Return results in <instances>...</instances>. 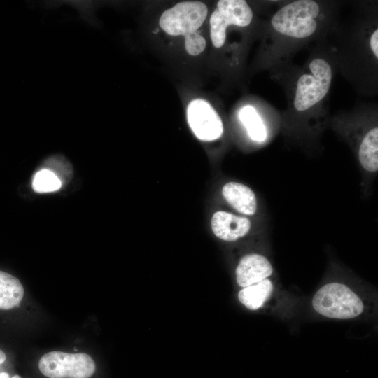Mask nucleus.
Returning a JSON list of instances; mask_svg holds the SVG:
<instances>
[{
	"label": "nucleus",
	"mask_w": 378,
	"mask_h": 378,
	"mask_svg": "<svg viewBox=\"0 0 378 378\" xmlns=\"http://www.w3.org/2000/svg\"><path fill=\"white\" fill-rule=\"evenodd\" d=\"M211 229L219 239L232 241L246 235L251 229V221L225 211H217L211 218Z\"/></svg>",
	"instance_id": "1a4fd4ad"
},
{
	"label": "nucleus",
	"mask_w": 378,
	"mask_h": 378,
	"mask_svg": "<svg viewBox=\"0 0 378 378\" xmlns=\"http://www.w3.org/2000/svg\"><path fill=\"white\" fill-rule=\"evenodd\" d=\"M371 49L377 58H378V30L376 29L371 36L370 40Z\"/></svg>",
	"instance_id": "f3484780"
},
{
	"label": "nucleus",
	"mask_w": 378,
	"mask_h": 378,
	"mask_svg": "<svg viewBox=\"0 0 378 378\" xmlns=\"http://www.w3.org/2000/svg\"><path fill=\"white\" fill-rule=\"evenodd\" d=\"M207 13V7L202 2H180L162 14L159 24L167 34L182 35L186 38L197 33Z\"/></svg>",
	"instance_id": "39448f33"
},
{
	"label": "nucleus",
	"mask_w": 378,
	"mask_h": 378,
	"mask_svg": "<svg viewBox=\"0 0 378 378\" xmlns=\"http://www.w3.org/2000/svg\"><path fill=\"white\" fill-rule=\"evenodd\" d=\"M222 194L237 211L245 215H253L256 212V197L249 187L237 182H228L223 186Z\"/></svg>",
	"instance_id": "9d476101"
},
{
	"label": "nucleus",
	"mask_w": 378,
	"mask_h": 378,
	"mask_svg": "<svg viewBox=\"0 0 378 378\" xmlns=\"http://www.w3.org/2000/svg\"><path fill=\"white\" fill-rule=\"evenodd\" d=\"M253 18V12L244 0H220L210 18V35L216 48L223 46L227 27L248 26Z\"/></svg>",
	"instance_id": "423d86ee"
},
{
	"label": "nucleus",
	"mask_w": 378,
	"mask_h": 378,
	"mask_svg": "<svg viewBox=\"0 0 378 378\" xmlns=\"http://www.w3.org/2000/svg\"><path fill=\"white\" fill-rule=\"evenodd\" d=\"M362 167L368 172L378 170V128L370 130L364 136L358 150Z\"/></svg>",
	"instance_id": "ddd939ff"
},
{
	"label": "nucleus",
	"mask_w": 378,
	"mask_h": 378,
	"mask_svg": "<svg viewBox=\"0 0 378 378\" xmlns=\"http://www.w3.org/2000/svg\"><path fill=\"white\" fill-rule=\"evenodd\" d=\"M24 288L18 278L0 270V309L10 310L20 306Z\"/></svg>",
	"instance_id": "9b49d317"
},
{
	"label": "nucleus",
	"mask_w": 378,
	"mask_h": 378,
	"mask_svg": "<svg viewBox=\"0 0 378 378\" xmlns=\"http://www.w3.org/2000/svg\"><path fill=\"white\" fill-rule=\"evenodd\" d=\"M312 305L318 314L337 319L355 318L364 309L362 300L351 289L336 282L322 286L315 293Z\"/></svg>",
	"instance_id": "f257e3e1"
},
{
	"label": "nucleus",
	"mask_w": 378,
	"mask_h": 378,
	"mask_svg": "<svg viewBox=\"0 0 378 378\" xmlns=\"http://www.w3.org/2000/svg\"><path fill=\"white\" fill-rule=\"evenodd\" d=\"M310 74H304L298 79L294 106L303 111L309 109L328 93L332 80L330 64L323 59H315L309 64Z\"/></svg>",
	"instance_id": "20e7f679"
},
{
	"label": "nucleus",
	"mask_w": 378,
	"mask_h": 378,
	"mask_svg": "<svg viewBox=\"0 0 378 378\" xmlns=\"http://www.w3.org/2000/svg\"><path fill=\"white\" fill-rule=\"evenodd\" d=\"M38 370L46 378H91L97 365L88 354L53 351L41 357Z\"/></svg>",
	"instance_id": "7ed1b4c3"
},
{
	"label": "nucleus",
	"mask_w": 378,
	"mask_h": 378,
	"mask_svg": "<svg viewBox=\"0 0 378 378\" xmlns=\"http://www.w3.org/2000/svg\"><path fill=\"white\" fill-rule=\"evenodd\" d=\"M186 49L189 55L195 56L202 53L206 47V41L198 33L185 38Z\"/></svg>",
	"instance_id": "dca6fc26"
},
{
	"label": "nucleus",
	"mask_w": 378,
	"mask_h": 378,
	"mask_svg": "<svg viewBox=\"0 0 378 378\" xmlns=\"http://www.w3.org/2000/svg\"><path fill=\"white\" fill-rule=\"evenodd\" d=\"M272 272L273 267L265 256L248 254L240 260L237 267L236 281L239 286L245 288L267 279Z\"/></svg>",
	"instance_id": "6e6552de"
},
{
	"label": "nucleus",
	"mask_w": 378,
	"mask_h": 378,
	"mask_svg": "<svg viewBox=\"0 0 378 378\" xmlns=\"http://www.w3.org/2000/svg\"><path fill=\"white\" fill-rule=\"evenodd\" d=\"M6 359L5 353L0 349V365L3 364Z\"/></svg>",
	"instance_id": "a211bd4d"
},
{
	"label": "nucleus",
	"mask_w": 378,
	"mask_h": 378,
	"mask_svg": "<svg viewBox=\"0 0 378 378\" xmlns=\"http://www.w3.org/2000/svg\"><path fill=\"white\" fill-rule=\"evenodd\" d=\"M319 12V6L314 1H296L278 10L271 22L274 29L284 35L306 38L316 31L317 22L315 18Z\"/></svg>",
	"instance_id": "f03ea898"
},
{
	"label": "nucleus",
	"mask_w": 378,
	"mask_h": 378,
	"mask_svg": "<svg viewBox=\"0 0 378 378\" xmlns=\"http://www.w3.org/2000/svg\"><path fill=\"white\" fill-rule=\"evenodd\" d=\"M187 116L188 124L195 136L203 141L218 139L223 132L222 120L206 101L201 99L190 102Z\"/></svg>",
	"instance_id": "0eeeda50"
},
{
	"label": "nucleus",
	"mask_w": 378,
	"mask_h": 378,
	"mask_svg": "<svg viewBox=\"0 0 378 378\" xmlns=\"http://www.w3.org/2000/svg\"><path fill=\"white\" fill-rule=\"evenodd\" d=\"M273 285L270 279H265L258 283L243 288L238 294L240 302L251 310H256L263 306L270 298Z\"/></svg>",
	"instance_id": "f8f14e48"
},
{
	"label": "nucleus",
	"mask_w": 378,
	"mask_h": 378,
	"mask_svg": "<svg viewBox=\"0 0 378 378\" xmlns=\"http://www.w3.org/2000/svg\"><path fill=\"white\" fill-rule=\"evenodd\" d=\"M239 118L246 127L251 139L256 141H263L267 137L265 126L257 113L251 106H244L239 111Z\"/></svg>",
	"instance_id": "4468645a"
},
{
	"label": "nucleus",
	"mask_w": 378,
	"mask_h": 378,
	"mask_svg": "<svg viewBox=\"0 0 378 378\" xmlns=\"http://www.w3.org/2000/svg\"><path fill=\"white\" fill-rule=\"evenodd\" d=\"M10 378H22V377H20V376L18 375V374H15V375H13V376L12 377H10Z\"/></svg>",
	"instance_id": "aec40b11"
},
{
	"label": "nucleus",
	"mask_w": 378,
	"mask_h": 378,
	"mask_svg": "<svg viewBox=\"0 0 378 378\" xmlns=\"http://www.w3.org/2000/svg\"><path fill=\"white\" fill-rule=\"evenodd\" d=\"M62 181L51 170L43 168L37 172L32 181V188L38 193L55 192L62 187Z\"/></svg>",
	"instance_id": "2eb2a0df"
},
{
	"label": "nucleus",
	"mask_w": 378,
	"mask_h": 378,
	"mask_svg": "<svg viewBox=\"0 0 378 378\" xmlns=\"http://www.w3.org/2000/svg\"><path fill=\"white\" fill-rule=\"evenodd\" d=\"M0 378H10V377L8 372H0Z\"/></svg>",
	"instance_id": "6ab92c4d"
}]
</instances>
